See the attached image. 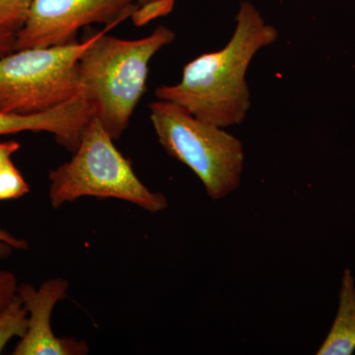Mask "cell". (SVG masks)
Returning <instances> with one entry per match:
<instances>
[{
    "label": "cell",
    "mask_w": 355,
    "mask_h": 355,
    "mask_svg": "<svg viewBox=\"0 0 355 355\" xmlns=\"http://www.w3.org/2000/svg\"><path fill=\"white\" fill-rule=\"evenodd\" d=\"M28 330V311L18 294L0 310V354L14 336L22 338Z\"/></svg>",
    "instance_id": "obj_10"
},
{
    "label": "cell",
    "mask_w": 355,
    "mask_h": 355,
    "mask_svg": "<svg viewBox=\"0 0 355 355\" xmlns=\"http://www.w3.org/2000/svg\"><path fill=\"white\" fill-rule=\"evenodd\" d=\"M149 110L161 146L197 175L212 200L239 188L245 163L241 140L175 103L158 99Z\"/></svg>",
    "instance_id": "obj_4"
},
{
    "label": "cell",
    "mask_w": 355,
    "mask_h": 355,
    "mask_svg": "<svg viewBox=\"0 0 355 355\" xmlns=\"http://www.w3.org/2000/svg\"><path fill=\"white\" fill-rule=\"evenodd\" d=\"M95 116L93 105L83 92L60 106L38 114L0 111V135L22 132L51 133L58 144L71 153L76 151L89 121Z\"/></svg>",
    "instance_id": "obj_8"
},
{
    "label": "cell",
    "mask_w": 355,
    "mask_h": 355,
    "mask_svg": "<svg viewBox=\"0 0 355 355\" xmlns=\"http://www.w3.org/2000/svg\"><path fill=\"white\" fill-rule=\"evenodd\" d=\"M137 0H33L15 51L76 43L81 28L118 25L137 10Z\"/></svg>",
    "instance_id": "obj_6"
},
{
    "label": "cell",
    "mask_w": 355,
    "mask_h": 355,
    "mask_svg": "<svg viewBox=\"0 0 355 355\" xmlns=\"http://www.w3.org/2000/svg\"><path fill=\"white\" fill-rule=\"evenodd\" d=\"M18 282L13 272L0 268V310L17 294Z\"/></svg>",
    "instance_id": "obj_13"
},
{
    "label": "cell",
    "mask_w": 355,
    "mask_h": 355,
    "mask_svg": "<svg viewBox=\"0 0 355 355\" xmlns=\"http://www.w3.org/2000/svg\"><path fill=\"white\" fill-rule=\"evenodd\" d=\"M114 27L94 33L79 60L83 92L95 116L114 140L121 139L146 90L149 62L161 49L174 42L175 33L161 25L139 40L109 36Z\"/></svg>",
    "instance_id": "obj_2"
},
{
    "label": "cell",
    "mask_w": 355,
    "mask_h": 355,
    "mask_svg": "<svg viewBox=\"0 0 355 355\" xmlns=\"http://www.w3.org/2000/svg\"><path fill=\"white\" fill-rule=\"evenodd\" d=\"M16 34L0 32V58L15 51Z\"/></svg>",
    "instance_id": "obj_17"
},
{
    "label": "cell",
    "mask_w": 355,
    "mask_h": 355,
    "mask_svg": "<svg viewBox=\"0 0 355 355\" xmlns=\"http://www.w3.org/2000/svg\"><path fill=\"white\" fill-rule=\"evenodd\" d=\"M33 0H0V32H18L24 27Z\"/></svg>",
    "instance_id": "obj_11"
},
{
    "label": "cell",
    "mask_w": 355,
    "mask_h": 355,
    "mask_svg": "<svg viewBox=\"0 0 355 355\" xmlns=\"http://www.w3.org/2000/svg\"><path fill=\"white\" fill-rule=\"evenodd\" d=\"M93 36L62 46L14 51L0 58V111L42 113L80 94L79 60Z\"/></svg>",
    "instance_id": "obj_5"
},
{
    "label": "cell",
    "mask_w": 355,
    "mask_h": 355,
    "mask_svg": "<svg viewBox=\"0 0 355 355\" xmlns=\"http://www.w3.org/2000/svg\"><path fill=\"white\" fill-rule=\"evenodd\" d=\"M279 35L253 3L242 1L227 44L187 64L181 81L156 88V97L218 127L240 125L251 108L248 69L257 53L275 44Z\"/></svg>",
    "instance_id": "obj_1"
},
{
    "label": "cell",
    "mask_w": 355,
    "mask_h": 355,
    "mask_svg": "<svg viewBox=\"0 0 355 355\" xmlns=\"http://www.w3.org/2000/svg\"><path fill=\"white\" fill-rule=\"evenodd\" d=\"M72 154L49 175L53 209L83 197L118 198L153 214L167 209L165 196L151 191L140 181L97 116L89 121Z\"/></svg>",
    "instance_id": "obj_3"
},
{
    "label": "cell",
    "mask_w": 355,
    "mask_h": 355,
    "mask_svg": "<svg viewBox=\"0 0 355 355\" xmlns=\"http://www.w3.org/2000/svg\"><path fill=\"white\" fill-rule=\"evenodd\" d=\"M355 350V286L349 270L343 273L338 314L318 355H350Z\"/></svg>",
    "instance_id": "obj_9"
},
{
    "label": "cell",
    "mask_w": 355,
    "mask_h": 355,
    "mask_svg": "<svg viewBox=\"0 0 355 355\" xmlns=\"http://www.w3.org/2000/svg\"><path fill=\"white\" fill-rule=\"evenodd\" d=\"M19 148L20 144L15 140L0 141V170L6 164V162L11 160V156L17 153Z\"/></svg>",
    "instance_id": "obj_16"
},
{
    "label": "cell",
    "mask_w": 355,
    "mask_h": 355,
    "mask_svg": "<svg viewBox=\"0 0 355 355\" xmlns=\"http://www.w3.org/2000/svg\"><path fill=\"white\" fill-rule=\"evenodd\" d=\"M29 191V184L12 161L9 160L0 170V202L19 198Z\"/></svg>",
    "instance_id": "obj_12"
},
{
    "label": "cell",
    "mask_w": 355,
    "mask_h": 355,
    "mask_svg": "<svg viewBox=\"0 0 355 355\" xmlns=\"http://www.w3.org/2000/svg\"><path fill=\"white\" fill-rule=\"evenodd\" d=\"M28 247L29 244L26 240L15 237L8 231L0 228V260L8 258L13 250H26Z\"/></svg>",
    "instance_id": "obj_14"
},
{
    "label": "cell",
    "mask_w": 355,
    "mask_h": 355,
    "mask_svg": "<svg viewBox=\"0 0 355 355\" xmlns=\"http://www.w3.org/2000/svg\"><path fill=\"white\" fill-rule=\"evenodd\" d=\"M69 282L46 280L39 289L32 284L18 286L17 294L28 311V330L14 349V355H84L87 343L72 338H58L51 330L53 308L67 296Z\"/></svg>",
    "instance_id": "obj_7"
},
{
    "label": "cell",
    "mask_w": 355,
    "mask_h": 355,
    "mask_svg": "<svg viewBox=\"0 0 355 355\" xmlns=\"http://www.w3.org/2000/svg\"><path fill=\"white\" fill-rule=\"evenodd\" d=\"M139 7L155 10L161 16L168 15L175 6V0H137Z\"/></svg>",
    "instance_id": "obj_15"
}]
</instances>
